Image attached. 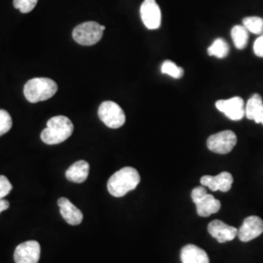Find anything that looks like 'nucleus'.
Listing matches in <instances>:
<instances>
[{"label":"nucleus","instance_id":"nucleus-1","mask_svg":"<svg viewBox=\"0 0 263 263\" xmlns=\"http://www.w3.org/2000/svg\"><path fill=\"white\" fill-rule=\"evenodd\" d=\"M141 176L132 167H125L113 174L107 181V190L114 197H123L139 185Z\"/></svg>","mask_w":263,"mask_h":263},{"label":"nucleus","instance_id":"nucleus-2","mask_svg":"<svg viewBox=\"0 0 263 263\" xmlns=\"http://www.w3.org/2000/svg\"><path fill=\"white\" fill-rule=\"evenodd\" d=\"M74 126L69 118L63 115L49 119L47 127L41 133V141L49 145L59 144L66 141L73 133Z\"/></svg>","mask_w":263,"mask_h":263},{"label":"nucleus","instance_id":"nucleus-3","mask_svg":"<svg viewBox=\"0 0 263 263\" xmlns=\"http://www.w3.org/2000/svg\"><path fill=\"white\" fill-rule=\"evenodd\" d=\"M58 91L56 82L50 78L39 77L28 80L24 87V95L29 103L35 104L51 99Z\"/></svg>","mask_w":263,"mask_h":263},{"label":"nucleus","instance_id":"nucleus-4","mask_svg":"<svg viewBox=\"0 0 263 263\" xmlns=\"http://www.w3.org/2000/svg\"><path fill=\"white\" fill-rule=\"evenodd\" d=\"M104 29V26H101L96 22H86L73 29L72 37L80 45L92 46L102 39Z\"/></svg>","mask_w":263,"mask_h":263},{"label":"nucleus","instance_id":"nucleus-5","mask_svg":"<svg viewBox=\"0 0 263 263\" xmlns=\"http://www.w3.org/2000/svg\"><path fill=\"white\" fill-rule=\"evenodd\" d=\"M192 201L195 203L197 214L200 216L208 217L219 212L221 204L212 194H208L205 186L201 185L194 188L191 192Z\"/></svg>","mask_w":263,"mask_h":263},{"label":"nucleus","instance_id":"nucleus-6","mask_svg":"<svg viewBox=\"0 0 263 263\" xmlns=\"http://www.w3.org/2000/svg\"><path fill=\"white\" fill-rule=\"evenodd\" d=\"M98 113L101 121L111 129H118L122 127L126 121L125 113L120 105L111 101H106L101 104Z\"/></svg>","mask_w":263,"mask_h":263},{"label":"nucleus","instance_id":"nucleus-7","mask_svg":"<svg viewBox=\"0 0 263 263\" xmlns=\"http://www.w3.org/2000/svg\"><path fill=\"white\" fill-rule=\"evenodd\" d=\"M237 143L235 133L222 131L211 136L207 141L208 148L217 154H227L234 148Z\"/></svg>","mask_w":263,"mask_h":263},{"label":"nucleus","instance_id":"nucleus-8","mask_svg":"<svg viewBox=\"0 0 263 263\" xmlns=\"http://www.w3.org/2000/svg\"><path fill=\"white\" fill-rule=\"evenodd\" d=\"M216 108L224 113L226 117L233 121L241 120L246 115V105L240 97H234L229 100H219L216 103Z\"/></svg>","mask_w":263,"mask_h":263},{"label":"nucleus","instance_id":"nucleus-9","mask_svg":"<svg viewBox=\"0 0 263 263\" xmlns=\"http://www.w3.org/2000/svg\"><path fill=\"white\" fill-rule=\"evenodd\" d=\"M40 251L41 248L37 241H27L22 243L15 250V263H38Z\"/></svg>","mask_w":263,"mask_h":263},{"label":"nucleus","instance_id":"nucleus-10","mask_svg":"<svg viewBox=\"0 0 263 263\" xmlns=\"http://www.w3.org/2000/svg\"><path fill=\"white\" fill-rule=\"evenodd\" d=\"M143 25L148 29H156L161 25V10L155 0H144L141 6Z\"/></svg>","mask_w":263,"mask_h":263},{"label":"nucleus","instance_id":"nucleus-11","mask_svg":"<svg viewBox=\"0 0 263 263\" xmlns=\"http://www.w3.org/2000/svg\"><path fill=\"white\" fill-rule=\"evenodd\" d=\"M263 233V220L259 216H248L238 230V237L242 242H250Z\"/></svg>","mask_w":263,"mask_h":263},{"label":"nucleus","instance_id":"nucleus-12","mask_svg":"<svg viewBox=\"0 0 263 263\" xmlns=\"http://www.w3.org/2000/svg\"><path fill=\"white\" fill-rule=\"evenodd\" d=\"M208 231L219 243H226L235 239L238 235V229L229 226L221 220H213L208 226Z\"/></svg>","mask_w":263,"mask_h":263},{"label":"nucleus","instance_id":"nucleus-13","mask_svg":"<svg viewBox=\"0 0 263 263\" xmlns=\"http://www.w3.org/2000/svg\"><path fill=\"white\" fill-rule=\"evenodd\" d=\"M200 181L203 186H207L212 191L227 192L231 189L233 183V177L228 172H222L216 177L204 176L201 178Z\"/></svg>","mask_w":263,"mask_h":263},{"label":"nucleus","instance_id":"nucleus-14","mask_svg":"<svg viewBox=\"0 0 263 263\" xmlns=\"http://www.w3.org/2000/svg\"><path fill=\"white\" fill-rule=\"evenodd\" d=\"M58 206L63 218L70 226H79L83 220L82 212L76 207L67 198L62 197L58 200Z\"/></svg>","mask_w":263,"mask_h":263},{"label":"nucleus","instance_id":"nucleus-15","mask_svg":"<svg viewBox=\"0 0 263 263\" xmlns=\"http://www.w3.org/2000/svg\"><path fill=\"white\" fill-rule=\"evenodd\" d=\"M180 259L182 263H210L207 253L195 245H186L181 249Z\"/></svg>","mask_w":263,"mask_h":263},{"label":"nucleus","instance_id":"nucleus-16","mask_svg":"<svg viewBox=\"0 0 263 263\" xmlns=\"http://www.w3.org/2000/svg\"><path fill=\"white\" fill-rule=\"evenodd\" d=\"M248 119L263 125V102L259 94H254L250 98L246 104V115Z\"/></svg>","mask_w":263,"mask_h":263},{"label":"nucleus","instance_id":"nucleus-17","mask_svg":"<svg viewBox=\"0 0 263 263\" xmlns=\"http://www.w3.org/2000/svg\"><path fill=\"white\" fill-rule=\"evenodd\" d=\"M89 170H90V166L88 162H86L84 160L77 161L66 170V178L69 181H72L76 183H82L88 179Z\"/></svg>","mask_w":263,"mask_h":263},{"label":"nucleus","instance_id":"nucleus-18","mask_svg":"<svg viewBox=\"0 0 263 263\" xmlns=\"http://www.w3.org/2000/svg\"><path fill=\"white\" fill-rule=\"evenodd\" d=\"M231 37L237 49L242 50L247 46L249 40V31L244 26H235L231 30Z\"/></svg>","mask_w":263,"mask_h":263},{"label":"nucleus","instance_id":"nucleus-19","mask_svg":"<svg viewBox=\"0 0 263 263\" xmlns=\"http://www.w3.org/2000/svg\"><path fill=\"white\" fill-rule=\"evenodd\" d=\"M208 54L210 56L216 57L218 59H223L229 54V46L224 39L217 38L214 41V43L208 48Z\"/></svg>","mask_w":263,"mask_h":263},{"label":"nucleus","instance_id":"nucleus-20","mask_svg":"<svg viewBox=\"0 0 263 263\" xmlns=\"http://www.w3.org/2000/svg\"><path fill=\"white\" fill-rule=\"evenodd\" d=\"M243 26L248 31L254 34H261L263 32V19L259 17H247L243 20Z\"/></svg>","mask_w":263,"mask_h":263},{"label":"nucleus","instance_id":"nucleus-21","mask_svg":"<svg viewBox=\"0 0 263 263\" xmlns=\"http://www.w3.org/2000/svg\"><path fill=\"white\" fill-rule=\"evenodd\" d=\"M161 71H162V73L168 74L176 79H179L183 76V69L177 66L172 61H165L161 66Z\"/></svg>","mask_w":263,"mask_h":263},{"label":"nucleus","instance_id":"nucleus-22","mask_svg":"<svg viewBox=\"0 0 263 263\" xmlns=\"http://www.w3.org/2000/svg\"><path fill=\"white\" fill-rule=\"evenodd\" d=\"M13 125L12 117L8 111L0 109V137L11 130Z\"/></svg>","mask_w":263,"mask_h":263},{"label":"nucleus","instance_id":"nucleus-23","mask_svg":"<svg viewBox=\"0 0 263 263\" xmlns=\"http://www.w3.org/2000/svg\"><path fill=\"white\" fill-rule=\"evenodd\" d=\"M14 7L19 9L22 13H29L37 4L38 0H14Z\"/></svg>","mask_w":263,"mask_h":263},{"label":"nucleus","instance_id":"nucleus-24","mask_svg":"<svg viewBox=\"0 0 263 263\" xmlns=\"http://www.w3.org/2000/svg\"><path fill=\"white\" fill-rule=\"evenodd\" d=\"M12 184L5 176H0V199H4L6 197L11 190H12Z\"/></svg>","mask_w":263,"mask_h":263},{"label":"nucleus","instance_id":"nucleus-25","mask_svg":"<svg viewBox=\"0 0 263 263\" xmlns=\"http://www.w3.org/2000/svg\"><path fill=\"white\" fill-rule=\"evenodd\" d=\"M254 54L257 57L263 58V35L257 38L254 44Z\"/></svg>","mask_w":263,"mask_h":263},{"label":"nucleus","instance_id":"nucleus-26","mask_svg":"<svg viewBox=\"0 0 263 263\" xmlns=\"http://www.w3.org/2000/svg\"><path fill=\"white\" fill-rule=\"evenodd\" d=\"M9 202L5 199H0V214L9 209Z\"/></svg>","mask_w":263,"mask_h":263}]
</instances>
